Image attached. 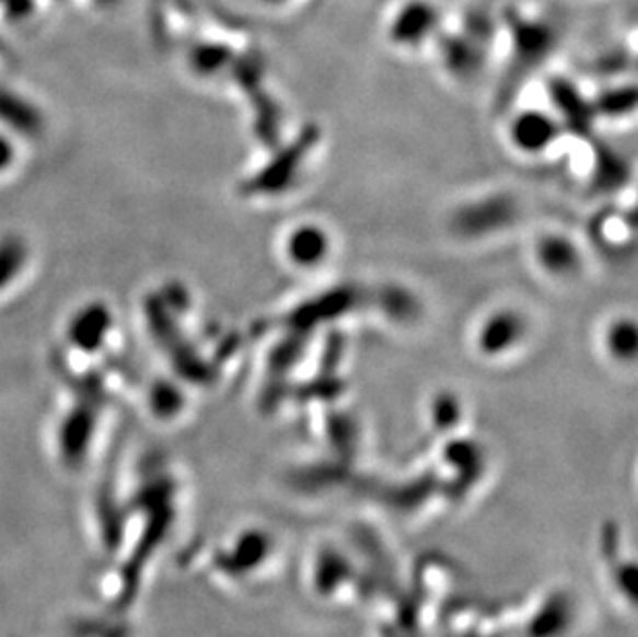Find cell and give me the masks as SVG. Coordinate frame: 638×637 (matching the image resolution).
<instances>
[{
	"label": "cell",
	"mask_w": 638,
	"mask_h": 637,
	"mask_svg": "<svg viewBox=\"0 0 638 637\" xmlns=\"http://www.w3.org/2000/svg\"><path fill=\"white\" fill-rule=\"evenodd\" d=\"M556 137V123L542 113L519 114L511 127L512 143L521 153H542Z\"/></svg>",
	"instance_id": "277c9868"
},
{
	"label": "cell",
	"mask_w": 638,
	"mask_h": 637,
	"mask_svg": "<svg viewBox=\"0 0 638 637\" xmlns=\"http://www.w3.org/2000/svg\"><path fill=\"white\" fill-rule=\"evenodd\" d=\"M635 346H637V334H635V323L628 319H622L614 323L607 332V348L618 360H630L635 357Z\"/></svg>",
	"instance_id": "8992f818"
},
{
	"label": "cell",
	"mask_w": 638,
	"mask_h": 637,
	"mask_svg": "<svg viewBox=\"0 0 638 637\" xmlns=\"http://www.w3.org/2000/svg\"><path fill=\"white\" fill-rule=\"evenodd\" d=\"M442 13L434 0H403L388 20V39L399 46L416 50L424 44L440 38Z\"/></svg>",
	"instance_id": "6da1fadb"
},
{
	"label": "cell",
	"mask_w": 638,
	"mask_h": 637,
	"mask_svg": "<svg viewBox=\"0 0 638 637\" xmlns=\"http://www.w3.org/2000/svg\"><path fill=\"white\" fill-rule=\"evenodd\" d=\"M286 255L293 267L312 269L327 262L330 239L325 228L316 224L295 225L286 236Z\"/></svg>",
	"instance_id": "7a4b0ae2"
},
{
	"label": "cell",
	"mask_w": 638,
	"mask_h": 637,
	"mask_svg": "<svg viewBox=\"0 0 638 637\" xmlns=\"http://www.w3.org/2000/svg\"><path fill=\"white\" fill-rule=\"evenodd\" d=\"M537 255L542 267L552 276H570L579 269V253L577 246L565 236H549L537 246Z\"/></svg>",
	"instance_id": "5b68a950"
},
{
	"label": "cell",
	"mask_w": 638,
	"mask_h": 637,
	"mask_svg": "<svg viewBox=\"0 0 638 637\" xmlns=\"http://www.w3.org/2000/svg\"><path fill=\"white\" fill-rule=\"evenodd\" d=\"M260 4H267V7H275V9H279V7H288V4H292L295 0H258Z\"/></svg>",
	"instance_id": "52a82bcc"
},
{
	"label": "cell",
	"mask_w": 638,
	"mask_h": 637,
	"mask_svg": "<svg viewBox=\"0 0 638 637\" xmlns=\"http://www.w3.org/2000/svg\"><path fill=\"white\" fill-rule=\"evenodd\" d=\"M521 332H523V321L517 313L512 311L494 313L492 317L486 319V323L482 325L477 346L488 357L504 355L523 339Z\"/></svg>",
	"instance_id": "3957f363"
}]
</instances>
